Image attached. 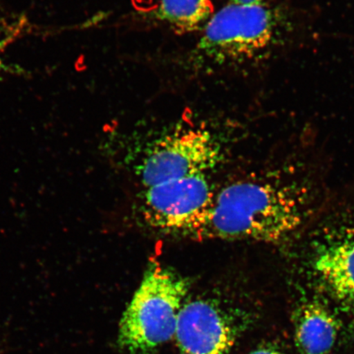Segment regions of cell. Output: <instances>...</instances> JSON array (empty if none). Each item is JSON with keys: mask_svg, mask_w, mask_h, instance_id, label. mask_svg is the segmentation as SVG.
I'll use <instances>...</instances> for the list:
<instances>
[{"mask_svg": "<svg viewBox=\"0 0 354 354\" xmlns=\"http://www.w3.org/2000/svg\"><path fill=\"white\" fill-rule=\"evenodd\" d=\"M299 190L243 180L214 194L209 210L185 236L277 242L295 232L307 216Z\"/></svg>", "mask_w": 354, "mask_h": 354, "instance_id": "cell-1", "label": "cell"}, {"mask_svg": "<svg viewBox=\"0 0 354 354\" xmlns=\"http://www.w3.org/2000/svg\"><path fill=\"white\" fill-rule=\"evenodd\" d=\"M188 289L187 282L176 272L152 265L119 325L122 346L133 353H145L174 337Z\"/></svg>", "mask_w": 354, "mask_h": 354, "instance_id": "cell-2", "label": "cell"}, {"mask_svg": "<svg viewBox=\"0 0 354 354\" xmlns=\"http://www.w3.org/2000/svg\"><path fill=\"white\" fill-rule=\"evenodd\" d=\"M272 29L271 12L262 4L232 3L207 22L198 48L218 63L245 59L268 46Z\"/></svg>", "mask_w": 354, "mask_h": 354, "instance_id": "cell-3", "label": "cell"}, {"mask_svg": "<svg viewBox=\"0 0 354 354\" xmlns=\"http://www.w3.org/2000/svg\"><path fill=\"white\" fill-rule=\"evenodd\" d=\"M220 147L211 133L187 128L155 143L140 167L145 189L185 177L207 174L219 161Z\"/></svg>", "mask_w": 354, "mask_h": 354, "instance_id": "cell-4", "label": "cell"}, {"mask_svg": "<svg viewBox=\"0 0 354 354\" xmlns=\"http://www.w3.org/2000/svg\"><path fill=\"white\" fill-rule=\"evenodd\" d=\"M214 196L207 174L153 185L145 189V219L155 228L184 236L209 210Z\"/></svg>", "mask_w": 354, "mask_h": 354, "instance_id": "cell-5", "label": "cell"}, {"mask_svg": "<svg viewBox=\"0 0 354 354\" xmlns=\"http://www.w3.org/2000/svg\"><path fill=\"white\" fill-rule=\"evenodd\" d=\"M174 337L185 354H225L236 339V328L229 316L210 300L185 304Z\"/></svg>", "mask_w": 354, "mask_h": 354, "instance_id": "cell-6", "label": "cell"}, {"mask_svg": "<svg viewBox=\"0 0 354 354\" xmlns=\"http://www.w3.org/2000/svg\"><path fill=\"white\" fill-rule=\"evenodd\" d=\"M295 342L300 354H328L338 337L339 326L333 314L317 303L296 310L293 318Z\"/></svg>", "mask_w": 354, "mask_h": 354, "instance_id": "cell-7", "label": "cell"}, {"mask_svg": "<svg viewBox=\"0 0 354 354\" xmlns=\"http://www.w3.org/2000/svg\"><path fill=\"white\" fill-rule=\"evenodd\" d=\"M317 275L331 293L342 302L354 306V241L332 243L317 254Z\"/></svg>", "mask_w": 354, "mask_h": 354, "instance_id": "cell-8", "label": "cell"}, {"mask_svg": "<svg viewBox=\"0 0 354 354\" xmlns=\"http://www.w3.org/2000/svg\"><path fill=\"white\" fill-rule=\"evenodd\" d=\"M212 12L211 0H160L156 16L177 32L187 33L206 25Z\"/></svg>", "mask_w": 354, "mask_h": 354, "instance_id": "cell-9", "label": "cell"}, {"mask_svg": "<svg viewBox=\"0 0 354 354\" xmlns=\"http://www.w3.org/2000/svg\"><path fill=\"white\" fill-rule=\"evenodd\" d=\"M249 354H287L276 345L266 344L251 351Z\"/></svg>", "mask_w": 354, "mask_h": 354, "instance_id": "cell-10", "label": "cell"}, {"mask_svg": "<svg viewBox=\"0 0 354 354\" xmlns=\"http://www.w3.org/2000/svg\"><path fill=\"white\" fill-rule=\"evenodd\" d=\"M263 0H232V3L242 4V6H256L262 4Z\"/></svg>", "mask_w": 354, "mask_h": 354, "instance_id": "cell-11", "label": "cell"}]
</instances>
